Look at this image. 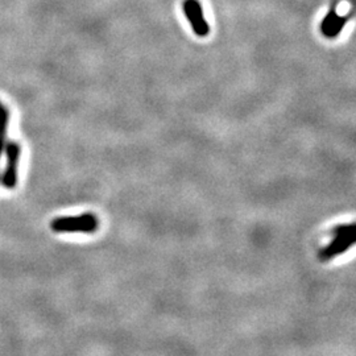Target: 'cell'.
Here are the masks:
<instances>
[{"label":"cell","instance_id":"obj_5","mask_svg":"<svg viewBox=\"0 0 356 356\" xmlns=\"http://www.w3.org/2000/svg\"><path fill=\"white\" fill-rule=\"evenodd\" d=\"M8 124H10V111L7 107L0 104V160H1V154L4 152L6 143H7Z\"/></svg>","mask_w":356,"mask_h":356},{"label":"cell","instance_id":"obj_1","mask_svg":"<svg viewBox=\"0 0 356 356\" xmlns=\"http://www.w3.org/2000/svg\"><path fill=\"white\" fill-rule=\"evenodd\" d=\"M99 226L98 218L91 213H85L81 216H61L53 219L51 229L54 232H95Z\"/></svg>","mask_w":356,"mask_h":356},{"label":"cell","instance_id":"obj_4","mask_svg":"<svg viewBox=\"0 0 356 356\" xmlns=\"http://www.w3.org/2000/svg\"><path fill=\"white\" fill-rule=\"evenodd\" d=\"M355 244L356 232L351 235H346V236H335L334 241L327 247H325L323 250L319 251V261L327 263V261H330L331 259H335L337 256L347 252Z\"/></svg>","mask_w":356,"mask_h":356},{"label":"cell","instance_id":"obj_2","mask_svg":"<svg viewBox=\"0 0 356 356\" xmlns=\"http://www.w3.org/2000/svg\"><path fill=\"white\" fill-rule=\"evenodd\" d=\"M6 168L1 175V185L6 189H15L19 179V163L22 156V147L17 141L6 143Z\"/></svg>","mask_w":356,"mask_h":356},{"label":"cell","instance_id":"obj_6","mask_svg":"<svg viewBox=\"0 0 356 356\" xmlns=\"http://www.w3.org/2000/svg\"><path fill=\"white\" fill-rule=\"evenodd\" d=\"M347 20H348V16H338L337 20L334 22V24L330 26V29L323 36L326 38H335L337 36H339V33L342 32Z\"/></svg>","mask_w":356,"mask_h":356},{"label":"cell","instance_id":"obj_7","mask_svg":"<svg viewBox=\"0 0 356 356\" xmlns=\"http://www.w3.org/2000/svg\"><path fill=\"white\" fill-rule=\"evenodd\" d=\"M337 17H338V13H337L335 6H334V7H331L330 11L325 16V19L322 20V23H321V26H319L322 35H325V33L330 29V26L334 24V22L337 20Z\"/></svg>","mask_w":356,"mask_h":356},{"label":"cell","instance_id":"obj_3","mask_svg":"<svg viewBox=\"0 0 356 356\" xmlns=\"http://www.w3.org/2000/svg\"><path fill=\"white\" fill-rule=\"evenodd\" d=\"M182 8L191 23L193 32L198 38L209 36L210 26H209L207 20L204 19V10H202L201 3L198 0H185L182 3Z\"/></svg>","mask_w":356,"mask_h":356}]
</instances>
